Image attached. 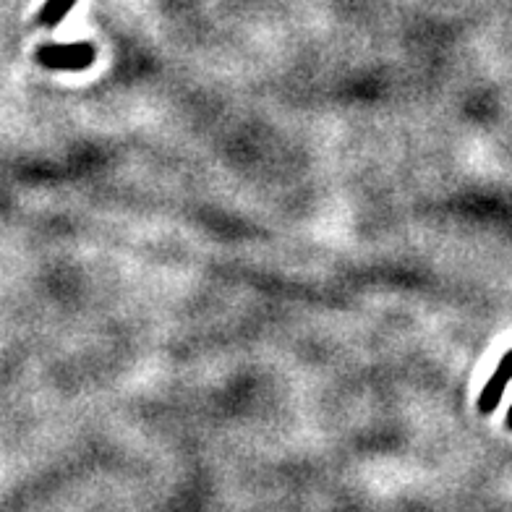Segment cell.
<instances>
[{
  "mask_svg": "<svg viewBox=\"0 0 512 512\" xmlns=\"http://www.w3.org/2000/svg\"><path fill=\"white\" fill-rule=\"evenodd\" d=\"M37 61L53 71H84L95 61V48L89 42L74 45H48L37 53Z\"/></svg>",
  "mask_w": 512,
  "mask_h": 512,
  "instance_id": "1",
  "label": "cell"
},
{
  "mask_svg": "<svg viewBox=\"0 0 512 512\" xmlns=\"http://www.w3.org/2000/svg\"><path fill=\"white\" fill-rule=\"evenodd\" d=\"M71 6H74V0H50V6L42 11V24L55 27V24L61 21V16L66 14Z\"/></svg>",
  "mask_w": 512,
  "mask_h": 512,
  "instance_id": "3",
  "label": "cell"
},
{
  "mask_svg": "<svg viewBox=\"0 0 512 512\" xmlns=\"http://www.w3.org/2000/svg\"><path fill=\"white\" fill-rule=\"evenodd\" d=\"M510 377H512V353L505 358V361H502V366L497 369L494 379L489 382V387L484 390V395H481V403H479L481 413H492L494 411V405H497L499 395H502V390H505V384H507V379H510Z\"/></svg>",
  "mask_w": 512,
  "mask_h": 512,
  "instance_id": "2",
  "label": "cell"
}]
</instances>
